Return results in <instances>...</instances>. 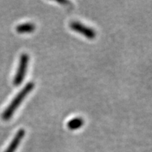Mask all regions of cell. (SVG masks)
Instances as JSON below:
<instances>
[{"instance_id": "6da1fadb", "label": "cell", "mask_w": 152, "mask_h": 152, "mask_svg": "<svg viewBox=\"0 0 152 152\" xmlns=\"http://www.w3.org/2000/svg\"><path fill=\"white\" fill-rule=\"evenodd\" d=\"M34 87H35V84L33 83H32V82L27 83L26 85V86L22 89L21 91L15 96V98L8 106L7 109H5V111H4L2 114V118L4 121H8V120H9L12 117L15 111L18 109L19 105L21 104V102L26 97V96L33 90Z\"/></svg>"}, {"instance_id": "277c9868", "label": "cell", "mask_w": 152, "mask_h": 152, "mask_svg": "<svg viewBox=\"0 0 152 152\" xmlns=\"http://www.w3.org/2000/svg\"><path fill=\"white\" fill-rule=\"evenodd\" d=\"M25 133H26V132H25L24 129H20L4 152H15L17 148H18V145L20 144L21 140L24 137Z\"/></svg>"}, {"instance_id": "5b68a950", "label": "cell", "mask_w": 152, "mask_h": 152, "mask_svg": "<svg viewBox=\"0 0 152 152\" xmlns=\"http://www.w3.org/2000/svg\"><path fill=\"white\" fill-rule=\"evenodd\" d=\"M35 26L32 23H26L20 24L16 26V30L19 33H31L35 30Z\"/></svg>"}, {"instance_id": "7a4b0ae2", "label": "cell", "mask_w": 152, "mask_h": 152, "mask_svg": "<svg viewBox=\"0 0 152 152\" xmlns=\"http://www.w3.org/2000/svg\"><path fill=\"white\" fill-rule=\"evenodd\" d=\"M28 63H29V56L27 54H21L18 70H17L14 80V84L16 86L20 85L23 81L26 71H27Z\"/></svg>"}, {"instance_id": "3957f363", "label": "cell", "mask_w": 152, "mask_h": 152, "mask_svg": "<svg viewBox=\"0 0 152 152\" xmlns=\"http://www.w3.org/2000/svg\"><path fill=\"white\" fill-rule=\"evenodd\" d=\"M70 27L74 31L80 33L89 39H93L96 37V32L92 28L85 26L79 21H73L70 24Z\"/></svg>"}, {"instance_id": "8992f818", "label": "cell", "mask_w": 152, "mask_h": 152, "mask_svg": "<svg viewBox=\"0 0 152 152\" xmlns=\"http://www.w3.org/2000/svg\"><path fill=\"white\" fill-rule=\"evenodd\" d=\"M83 123H84V121L82 118H75L71 119L68 123L67 126L70 130H75L81 128L83 125Z\"/></svg>"}]
</instances>
